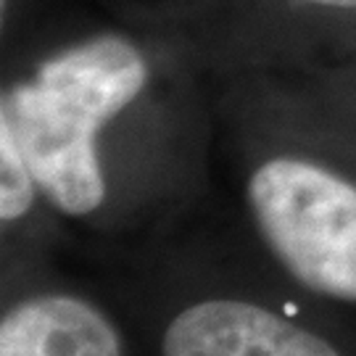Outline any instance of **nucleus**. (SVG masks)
I'll use <instances>...</instances> for the list:
<instances>
[{
	"instance_id": "obj_3",
	"label": "nucleus",
	"mask_w": 356,
	"mask_h": 356,
	"mask_svg": "<svg viewBox=\"0 0 356 356\" xmlns=\"http://www.w3.org/2000/svg\"><path fill=\"white\" fill-rule=\"evenodd\" d=\"M161 356H341L322 335L264 306L211 298L169 322Z\"/></svg>"
},
{
	"instance_id": "obj_6",
	"label": "nucleus",
	"mask_w": 356,
	"mask_h": 356,
	"mask_svg": "<svg viewBox=\"0 0 356 356\" xmlns=\"http://www.w3.org/2000/svg\"><path fill=\"white\" fill-rule=\"evenodd\" d=\"M309 6H325V8H356V0H301Z\"/></svg>"
},
{
	"instance_id": "obj_5",
	"label": "nucleus",
	"mask_w": 356,
	"mask_h": 356,
	"mask_svg": "<svg viewBox=\"0 0 356 356\" xmlns=\"http://www.w3.org/2000/svg\"><path fill=\"white\" fill-rule=\"evenodd\" d=\"M38 182L26 164L24 153L13 138L11 127L0 122V216L3 222H16L29 211L35 201Z\"/></svg>"
},
{
	"instance_id": "obj_4",
	"label": "nucleus",
	"mask_w": 356,
	"mask_h": 356,
	"mask_svg": "<svg viewBox=\"0 0 356 356\" xmlns=\"http://www.w3.org/2000/svg\"><path fill=\"white\" fill-rule=\"evenodd\" d=\"M0 356H122V338L85 298L38 296L3 314Z\"/></svg>"
},
{
	"instance_id": "obj_1",
	"label": "nucleus",
	"mask_w": 356,
	"mask_h": 356,
	"mask_svg": "<svg viewBox=\"0 0 356 356\" xmlns=\"http://www.w3.org/2000/svg\"><path fill=\"white\" fill-rule=\"evenodd\" d=\"M145 79L140 51L103 35L61 51L3 92L0 122L11 127L38 188L64 214L85 216L103 204L95 135L140 95Z\"/></svg>"
},
{
	"instance_id": "obj_2",
	"label": "nucleus",
	"mask_w": 356,
	"mask_h": 356,
	"mask_svg": "<svg viewBox=\"0 0 356 356\" xmlns=\"http://www.w3.org/2000/svg\"><path fill=\"white\" fill-rule=\"evenodd\" d=\"M261 238L304 288L356 304V185L301 159H272L248 179Z\"/></svg>"
}]
</instances>
